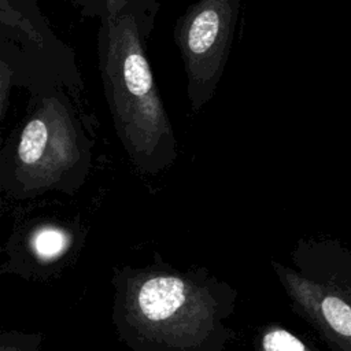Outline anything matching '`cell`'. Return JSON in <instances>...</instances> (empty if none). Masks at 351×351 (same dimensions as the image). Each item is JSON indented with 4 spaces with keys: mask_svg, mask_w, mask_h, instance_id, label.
<instances>
[{
    "mask_svg": "<svg viewBox=\"0 0 351 351\" xmlns=\"http://www.w3.org/2000/svg\"><path fill=\"white\" fill-rule=\"evenodd\" d=\"M48 86L78 92L82 80L75 60L56 56L22 34L0 26V121L14 89L23 88L32 93Z\"/></svg>",
    "mask_w": 351,
    "mask_h": 351,
    "instance_id": "obj_6",
    "label": "cell"
},
{
    "mask_svg": "<svg viewBox=\"0 0 351 351\" xmlns=\"http://www.w3.org/2000/svg\"><path fill=\"white\" fill-rule=\"evenodd\" d=\"M23 118L0 145V193L16 200L78 189L90 167L92 138L70 92L29 93Z\"/></svg>",
    "mask_w": 351,
    "mask_h": 351,
    "instance_id": "obj_3",
    "label": "cell"
},
{
    "mask_svg": "<svg viewBox=\"0 0 351 351\" xmlns=\"http://www.w3.org/2000/svg\"><path fill=\"white\" fill-rule=\"evenodd\" d=\"M41 340L37 336L0 337V351H37Z\"/></svg>",
    "mask_w": 351,
    "mask_h": 351,
    "instance_id": "obj_11",
    "label": "cell"
},
{
    "mask_svg": "<svg viewBox=\"0 0 351 351\" xmlns=\"http://www.w3.org/2000/svg\"><path fill=\"white\" fill-rule=\"evenodd\" d=\"M70 245L69 234L55 226H43L37 229L30 239V247L34 255L41 261H53L63 255Z\"/></svg>",
    "mask_w": 351,
    "mask_h": 351,
    "instance_id": "obj_9",
    "label": "cell"
},
{
    "mask_svg": "<svg viewBox=\"0 0 351 351\" xmlns=\"http://www.w3.org/2000/svg\"><path fill=\"white\" fill-rule=\"evenodd\" d=\"M99 70L117 136L134 167L159 173L177 159V138L134 15L118 0L99 18Z\"/></svg>",
    "mask_w": 351,
    "mask_h": 351,
    "instance_id": "obj_2",
    "label": "cell"
},
{
    "mask_svg": "<svg viewBox=\"0 0 351 351\" xmlns=\"http://www.w3.org/2000/svg\"><path fill=\"white\" fill-rule=\"evenodd\" d=\"M0 26L22 34L56 56L75 60L73 49L53 33L37 0H0Z\"/></svg>",
    "mask_w": 351,
    "mask_h": 351,
    "instance_id": "obj_7",
    "label": "cell"
},
{
    "mask_svg": "<svg viewBox=\"0 0 351 351\" xmlns=\"http://www.w3.org/2000/svg\"><path fill=\"white\" fill-rule=\"evenodd\" d=\"M241 0H197L174 25L186 99L196 112L214 96L228 63Z\"/></svg>",
    "mask_w": 351,
    "mask_h": 351,
    "instance_id": "obj_4",
    "label": "cell"
},
{
    "mask_svg": "<svg viewBox=\"0 0 351 351\" xmlns=\"http://www.w3.org/2000/svg\"><path fill=\"white\" fill-rule=\"evenodd\" d=\"M122 3L136 18L145 38H149L154 30L155 18L159 11L158 0H118Z\"/></svg>",
    "mask_w": 351,
    "mask_h": 351,
    "instance_id": "obj_10",
    "label": "cell"
},
{
    "mask_svg": "<svg viewBox=\"0 0 351 351\" xmlns=\"http://www.w3.org/2000/svg\"><path fill=\"white\" fill-rule=\"evenodd\" d=\"M85 16L100 18L111 5L112 0H69Z\"/></svg>",
    "mask_w": 351,
    "mask_h": 351,
    "instance_id": "obj_12",
    "label": "cell"
},
{
    "mask_svg": "<svg viewBox=\"0 0 351 351\" xmlns=\"http://www.w3.org/2000/svg\"><path fill=\"white\" fill-rule=\"evenodd\" d=\"M255 344L258 351H315L287 328L276 324L259 329Z\"/></svg>",
    "mask_w": 351,
    "mask_h": 351,
    "instance_id": "obj_8",
    "label": "cell"
},
{
    "mask_svg": "<svg viewBox=\"0 0 351 351\" xmlns=\"http://www.w3.org/2000/svg\"><path fill=\"white\" fill-rule=\"evenodd\" d=\"M271 266L285 289L293 310L303 317L332 347L333 351H351V278L318 274L300 263L304 271L278 262Z\"/></svg>",
    "mask_w": 351,
    "mask_h": 351,
    "instance_id": "obj_5",
    "label": "cell"
},
{
    "mask_svg": "<svg viewBox=\"0 0 351 351\" xmlns=\"http://www.w3.org/2000/svg\"><path fill=\"white\" fill-rule=\"evenodd\" d=\"M112 321L133 351H225L234 291L213 276L163 263L114 276Z\"/></svg>",
    "mask_w": 351,
    "mask_h": 351,
    "instance_id": "obj_1",
    "label": "cell"
}]
</instances>
